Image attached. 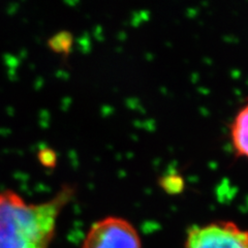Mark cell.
<instances>
[{
  "instance_id": "cell-4",
  "label": "cell",
  "mask_w": 248,
  "mask_h": 248,
  "mask_svg": "<svg viewBox=\"0 0 248 248\" xmlns=\"http://www.w3.org/2000/svg\"><path fill=\"white\" fill-rule=\"evenodd\" d=\"M231 140L237 155L248 158V104L240 108L232 122Z\"/></svg>"
},
{
  "instance_id": "cell-5",
  "label": "cell",
  "mask_w": 248,
  "mask_h": 248,
  "mask_svg": "<svg viewBox=\"0 0 248 248\" xmlns=\"http://www.w3.org/2000/svg\"><path fill=\"white\" fill-rule=\"evenodd\" d=\"M162 184H164V188L166 189V191L170 193H177L181 191L183 181L181 179V177L174 175V176L165 177Z\"/></svg>"
},
{
  "instance_id": "cell-3",
  "label": "cell",
  "mask_w": 248,
  "mask_h": 248,
  "mask_svg": "<svg viewBox=\"0 0 248 248\" xmlns=\"http://www.w3.org/2000/svg\"><path fill=\"white\" fill-rule=\"evenodd\" d=\"M185 248H248V230L232 221H213L191 227Z\"/></svg>"
},
{
  "instance_id": "cell-1",
  "label": "cell",
  "mask_w": 248,
  "mask_h": 248,
  "mask_svg": "<svg viewBox=\"0 0 248 248\" xmlns=\"http://www.w3.org/2000/svg\"><path fill=\"white\" fill-rule=\"evenodd\" d=\"M74 195L65 185L51 200L27 203L15 191H0V248H50L58 217Z\"/></svg>"
},
{
  "instance_id": "cell-2",
  "label": "cell",
  "mask_w": 248,
  "mask_h": 248,
  "mask_svg": "<svg viewBox=\"0 0 248 248\" xmlns=\"http://www.w3.org/2000/svg\"><path fill=\"white\" fill-rule=\"evenodd\" d=\"M81 248H142V240L127 219L107 216L92 224Z\"/></svg>"
}]
</instances>
